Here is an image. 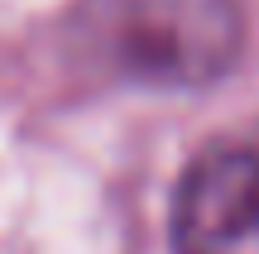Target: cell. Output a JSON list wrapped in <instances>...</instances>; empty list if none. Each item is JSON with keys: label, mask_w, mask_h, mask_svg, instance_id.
<instances>
[{"label": "cell", "mask_w": 259, "mask_h": 254, "mask_svg": "<svg viewBox=\"0 0 259 254\" xmlns=\"http://www.w3.org/2000/svg\"><path fill=\"white\" fill-rule=\"evenodd\" d=\"M67 38L111 82L202 91L240 63L245 15L235 0H77Z\"/></svg>", "instance_id": "6da1fadb"}, {"label": "cell", "mask_w": 259, "mask_h": 254, "mask_svg": "<svg viewBox=\"0 0 259 254\" xmlns=\"http://www.w3.org/2000/svg\"><path fill=\"white\" fill-rule=\"evenodd\" d=\"M173 254H259V134L187 163L173 192Z\"/></svg>", "instance_id": "7a4b0ae2"}]
</instances>
